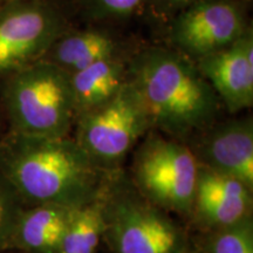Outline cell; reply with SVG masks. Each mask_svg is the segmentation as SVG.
Masks as SVG:
<instances>
[{
  "instance_id": "5bb4252c",
  "label": "cell",
  "mask_w": 253,
  "mask_h": 253,
  "mask_svg": "<svg viewBox=\"0 0 253 253\" xmlns=\"http://www.w3.org/2000/svg\"><path fill=\"white\" fill-rule=\"evenodd\" d=\"M118 48L116 40L101 31L63 33L43 59L73 74L100 60L118 55Z\"/></svg>"
},
{
  "instance_id": "8992f818",
  "label": "cell",
  "mask_w": 253,
  "mask_h": 253,
  "mask_svg": "<svg viewBox=\"0 0 253 253\" xmlns=\"http://www.w3.org/2000/svg\"><path fill=\"white\" fill-rule=\"evenodd\" d=\"M118 175L104 198V237L114 253H179L185 248L181 227L141 195L120 189Z\"/></svg>"
},
{
  "instance_id": "ac0fdd59",
  "label": "cell",
  "mask_w": 253,
  "mask_h": 253,
  "mask_svg": "<svg viewBox=\"0 0 253 253\" xmlns=\"http://www.w3.org/2000/svg\"><path fill=\"white\" fill-rule=\"evenodd\" d=\"M88 13L97 19L123 18L136 13L149 0H79Z\"/></svg>"
},
{
  "instance_id": "e0dca14e",
  "label": "cell",
  "mask_w": 253,
  "mask_h": 253,
  "mask_svg": "<svg viewBox=\"0 0 253 253\" xmlns=\"http://www.w3.org/2000/svg\"><path fill=\"white\" fill-rule=\"evenodd\" d=\"M15 190L0 173V249L8 248L23 208Z\"/></svg>"
},
{
  "instance_id": "52a82bcc",
  "label": "cell",
  "mask_w": 253,
  "mask_h": 253,
  "mask_svg": "<svg viewBox=\"0 0 253 253\" xmlns=\"http://www.w3.org/2000/svg\"><path fill=\"white\" fill-rule=\"evenodd\" d=\"M65 33V21L40 0H7L0 7V74L42 60Z\"/></svg>"
},
{
  "instance_id": "6da1fadb",
  "label": "cell",
  "mask_w": 253,
  "mask_h": 253,
  "mask_svg": "<svg viewBox=\"0 0 253 253\" xmlns=\"http://www.w3.org/2000/svg\"><path fill=\"white\" fill-rule=\"evenodd\" d=\"M0 173L21 201L77 209L106 194L118 173L97 167L77 141L12 131L0 143Z\"/></svg>"
},
{
  "instance_id": "5b68a950",
  "label": "cell",
  "mask_w": 253,
  "mask_h": 253,
  "mask_svg": "<svg viewBox=\"0 0 253 253\" xmlns=\"http://www.w3.org/2000/svg\"><path fill=\"white\" fill-rule=\"evenodd\" d=\"M74 140L93 162L108 172H116L140 138L153 130L140 95L126 82L112 99L79 115Z\"/></svg>"
},
{
  "instance_id": "277c9868",
  "label": "cell",
  "mask_w": 253,
  "mask_h": 253,
  "mask_svg": "<svg viewBox=\"0 0 253 253\" xmlns=\"http://www.w3.org/2000/svg\"><path fill=\"white\" fill-rule=\"evenodd\" d=\"M198 161L182 141L150 134L132 161V178L138 194L155 207L190 216Z\"/></svg>"
},
{
  "instance_id": "30bf717a",
  "label": "cell",
  "mask_w": 253,
  "mask_h": 253,
  "mask_svg": "<svg viewBox=\"0 0 253 253\" xmlns=\"http://www.w3.org/2000/svg\"><path fill=\"white\" fill-rule=\"evenodd\" d=\"M197 68L231 113L253 103V38L246 31L232 45L198 59Z\"/></svg>"
},
{
  "instance_id": "7a4b0ae2",
  "label": "cell",
  "mask_w": 253,
  "mask_h": 253,
  "mask_svg": "<svg viewBox=\"0 0 253 253\" xmlns=\"http://www.w3.org/2000/svg\"><path fill=\"white\" fill-rule=\"evenodd\" d=\"M128 80L140 95L153 129L182 141L216 121L220 101L191 59L150 47L128 62Z\"/></svg>"
},
{
  "instance_id": "2e32d148",
  "label": "cell",
  "mask_w": 253,
  "mask_h": 253,
  "mask_svg": "<svg viewBox=\"0 0 253 253\" xmlns=\"http://www.w3.org/2000/svg\"><path fill=\"white\" fill-rule=\"evenodd\" d=\"M208 240L209 253H253V221L252 217L211 231Z\"/></svg>"
},
{
  "instance_id": "4fadbf2b",
  "label": "cell",
  "mask_w": 253,
  "mask_h": 253,
  "mask_svg": "<svg viewBox=\"0 0 253 253\" xmlns=\"http://www.w3.org/2000/svg\"><path fill=\"white\" fill-rule=\"evenodd\" d=\"M69 79L78 118L119 93L128 82V62L119 55H114L69 74Z\"/></svg>"
},
{
  "instance_id": "9c48e42d",
  "label": "cell",
  "mask_w": 253,
  "mask_h": 253,
  "mask_svg": "<svg viewBox=\"0 0 253 253\" xmlns=\"http://www.w3.org/2000/svg\"><path fill=\"white\" fill-rule=\"evenodd\" d=\"M190 216L210 232L239 223L252 217V189L235 177L198 164Z\"/></svg>"
},
{
  "instance_id": "ba28073f",
  "label": "cell",
  "mask_w": 253,
  "mask_h": 253,
  "mask_svg": "<svg viewBox=\"0 0 253 253\" xmlns=\"http://www.w3.org/2000/svg\"><path fill=\"white\" fill-rule=\"evenodd\" d=\"M245 12L236 0H199L176 15L170 40L177 52L198 59L225 48L248 31Z\"/></svg>"
},
{
  "instance_id": "ffe728a7",
  "label": "cell",
  "mask_w": 253,
  "mask_h": 253,
  "mask_svg": "<svg viewBox=\"0 0 253 253\" xmlns=\"http://www.w3.org/2000/svg\"><path fill=\"white\" fill-rule=\"evenodd\" d=\"M179 253H194V252H192V251H191V250H190V249L188 248V246H185V248H184V249H183V250H182V251H181V252H179Z\"/></svg>"
},
{
  "instance_id": "d6986e66",
  "label": "cell",
  "mask_w": 253,
  "mask_h": 253,
  "mask_svg": "<svg viewBox=\"0 0 253 253\" xmlns=\"http://www.w3.org/2000/svg\"><path fill=\"white\" fill-rule=\"evenodd\" d=\"M153 1L156 2L157 8L162 12H179L186 6L199 0H153Z\"/></svg>"
},
{
  "instance_id": "9a60e30c",
  "label": "cell",
  "mask_w": 253,
  "mask_h": 253,
  "mask_svg": "<svg viewBox=\"0 0 253 253\" xmlns=\"http://www.w3.org/2000/svg\"><path fill=\"white\" fill-rule=\"evenodd\" d=\"M104 198L106 194L73 211L56 253H96L106 231Z\"/></svg>"
},
{
  "instance_id": "7c38bea8",
  "label": "cell",
  "mask_w": 253,
  "mask_h": 253,
  "mask_svg": "<svg viewBox=\"0 0 253 253\" xmlns=\"http://www.w3.org/2000/svg\"><path fill=\"white\" fill-rule=\"evenodd\" d=\"M74 210L54 204L23 209L8 248H17L28 253H56Z\"/></svg>"
},
{
  "instance_id": "8fae6325",
  "label": "cell",
  "mask_w": 253,
  "mask_h": 253,
  "mask_svg": "<svg viewBox=\"0 0 253 253\" xmlns=\"http://www.w3.org/2000/svg\"><path fill=\"white\" fill-rule=\"evenodd\" d=\"M198 164L239 179L253 189V123L249 118L213 123L201 132Z\"/></svg>"
},
{
  "instance_id": "3957f363",
  "label": "cell",
  "mask_w": 253,
  "mask_h": 253,
  "mask_svg": "<svg viewBox=\"0 0 253 253\" xmlns=\"http://www.w3.org/2000/svg\"><path fill=\"white\" fill-rule=\"evenodd\" d=\"M4 103L19 134L67 137L77 119L69 73L46 59L12 73Z\"/></svg>"
}]
</instances>
